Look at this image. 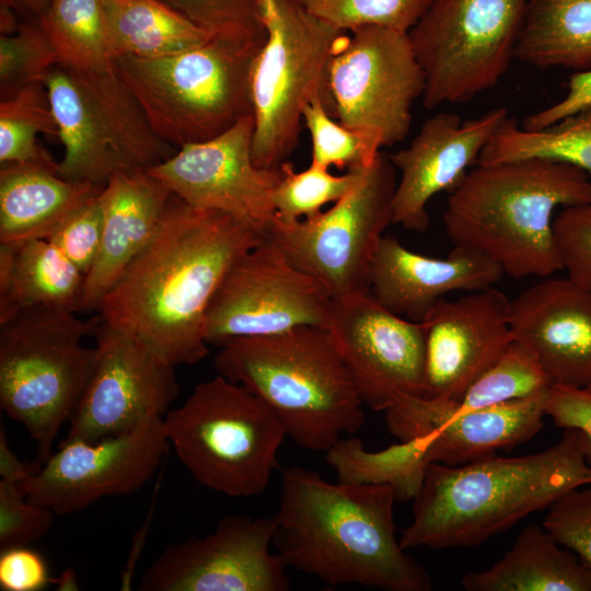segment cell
<instances>
[{
  "instance_id": "6da1fadb",
  "label": "cell",
  "mask_w": 591,
  "mask_h": 591,
  "mask_svg": "<svg viewBox=\"0 0 591 591\" xmlns=\"http://www.w3.org/2000/svg\"><path fill=\"white\" fill-rule=\"evenodd\" d=\"M265 235L172 194L154 235L97 311L108 326L149 344L173 364L209 352L207 312L232 265Z\"/></svg>"
},
{
  "instance_id": "7a4b0ae2",
  "label": "cell",
  "mask_w": 591,
  "mask_h": 591,
  "mask_svg": "<svg viewBox=\"0 0 591 591\" xmlns=\"http://www.w3.org/2000/svg\"><path fill=\"white\" fill-rule=\"evenodd\" d=\"M395 501L389 485L334 484L313 471L287 468L273 545L287 567L333 587L430 591V576L396 537Z\"/></svg>"
},
{
  "instance_id": "3957f363",
  "label": "cell",
  "mask_w": 591,
  "mask_h": 591,
  "mask_svg": "<svg viewBox=\"0 0 591 591\" xmlns=\"http://www.w3.org/2000/svg\"><path fill=\"white\" fill-rule=\"evenodd\" d=\"M584 485H591V465L581 431L571 428L537 453L430 463L399 543L406 551L476 546Z\"/></svg>"
},
{
  "instance_id": "277c9868",
  "label": "cell",
  "mask_w": 591,
  "mask_h": 591,
  "mask_svg": "<svg viewBox=\"0 0 591 591\" xmlns=\"http://www.w3.org/2000/svg\"><path fill=\"white\" fill-rule=\"evenodd\" d=\"M591 200L581 169L546 159L477 164L450 193L443 224L454 246L480 252L503 274L547 278L561 265L554 211Z\"/></svg>"
},
{
  "instance_id": "5b68a950",
  "label": "cell",
  "mask_w": 591,
  "mask_h": 591,
  "mask_svg": "<svg viewBox=\"0 0 591 591\" xmlns=\"http://www.w3.org/2000/svg\"><path fill=\"white\" fill-rule=\"evenodd\" d=\"M219 348L218 374L262 398L301 448L326 452L364 425L363 404L328 329L300 326Z\"/></svg>"
},
{
  "instance_id": "8992f818",
  "label": "cell",
  "mask_w": 591,
  "mask_h": 591,
  "mask_svg": "<svg viewBox=\"0 0 591 591\" xmlns=\"http://www.w3.org/2000/svg\"><path fill=\"white\" fill-rule=\"evenodd\" d=\"M99 325L100 317L85 322L55 308L23 310L0 323V406L26 429L40 465L89 382L96 348L82 339Z\"/></svg>"
},
{
  "instance_id": "52a82bcc",
  "label": "cell",
  "mask_w": 591,
  "mask_h": 591,
  "mask_svg": "<svg viewBox=\"0 0 591 591\" xmlns=\"http://www.w3.org/2000/svg\"><path fill=\"white\" fill-rule=\"evenodd\" d=\"M257 51L212 38L163 57H121L115 66L155 135L181 148L253 116L250 73Z\"/></svg>"
},
{
  "instance_id": "ba28073f",
  "label": "cell",
  "mask_w": 591,
  "mask_h": 591,
  "mask_svg": "<svg viewBox=\"0 0 591 591\" xmlns=\"http://www.w3.org/2000/svg\"><path fill=\"white\" fill-rule=\"evenodd\" d=\"M163 419L170 445L197 483L230 497L266 490L287 432L246 387L218 374Z\"/></svg>"
},
{
  "instance_id": "9c48e42d",
  "label": "cell",
  "mask_w": 591,
  "mask_h": 591,
  "mask_svg": "<svg viewBox=\"0 0 591 591\" xmlns=\"http://www.w3.org/2000/svg\"><path fill=\"white\" fill-rule=\"evenodd\" d=\"M63 146V178L104 186L116 173L148 170L176 151L152 130L116 66H54L43 79Z\"/></svg>"
},
{
  "instance_id": "30bf717a",
  "label": "cell",
  "mask_w": 591,
  "mask_h": 591,
  "mask_svg": "<svg viewBox=\"0 0 591 591\" xmlns=\"http://www.w3.org/2000/svg\"><path fill=\"white\" fill-rule=\"evenodd\" d=\"M260 10L267 38L250 73L252 158L258 167L277 169L298 144L304 107L323 97L329 59L347 32L300 0H270Z\"/></svg>"
},
{
  "instance_id": "8fae6325",
  "label": "cell",
  "mask_w": 591,
  "mask_h": 591,
  "mask_svg": "<svg viewBox=\"0 0 591 591\" xmlns=\"http://www.w3.org/2000/svg\"><path fill=\"white\" fill-rule=\"evenodd\" d=\"M529 0H433L408 32L428 109L495 86L514 59Z\"/></svg>"
},
{
  "instance_id": "7c38bea8",
  "label": "cell",
  "mask_w": 591,
  "mask_h": 591,
  "mask_svg": "<svg viewBox=\"0 0 591 591\" xmlns=\"http://www.w3.org/2000/svg\"><path fill=\"white\" fill-rule=\"evenodd\" d=\"M396 169L382 152L329 209L311 219L276 217L266 237L298 269L315 278L332 299L369 292L373 255L390 223Z\"/></svg>"
},
{
  "instance_id": "4fadbf2b",
  "label": "cell",
  "mask_w": 591,
  "mask_h": 591,
  "mask_svg": "<svg viewBox=\"0 0 591 591\" xmlns=\"http://www.w3.org/2000/svg\"><path fill=\"white\" fill-rule=\"evenodd\" d=\"M424 71L407 33L366 25L346 33L326 71L323 102L343 125L376 132L383 147L403 141Z\"/></svg>"
},
{
  "instance_id": "5bb4252c",
  "label": "cell",
  "mask_w": 591,
  "mask_h": 591,
  "mask_svg": "<svg viewBox=\"0 0 591 591\" xmlns=\"http://www.w3.org/2000/svg\"><path fill=\"white\" fill-rule=\"evenodd\" d=\"M333 299L268 237L229 269L207 312L205 338L218 347L240 337L268 336L300 326L328 328Z\"/></svg>"
},
{
  "instance_id": "9a60e30c",
  "label": "cell",
  "mask_w": 591,
  "mask_h": 591,
  "mask_svg": "<svg viewBox=\"0 0 591 591\" xmlns=\"http://www.w3.org/2000/svg\"><path fill=\"white\" fill-rule=\"evenodd\" d=\"M96 359L61 442L99 440L164 417L179 393L175 364L134 334L100 320Z\"/></svg>"
},
{
  "instance_id": "2e32d148",
  "label": "cell",
  "mask_w": 591,
  "mask_h": 591,
  "mask_svg": "<svg viewBox=\"0 0 591 591\" xmlns=\"http://www.w3.org/2000/svg\"><path fill=\"white\" fill-rule=\"evenodd\" d=\"M170 443L163 417L150 415L132 430L96 442H60L22 485L26 498L67 515L107 496L139 490L160 467Z\"/></svg>"
},
{
  "instance_id": "e0dca14e",
  "label": "cell",
  "mask_w": 591,
  "mask_h": 591,
  "mask_svg": "<svg viewBox=\"0 0 591 591\" xmlns=\"http://www.w3.org/2000/svg\"><path fill=\"white\" fill-rule=\"evenodd\" d=\"M274 517L228 515L205 537L166 546L140 578L142 591H287V565L270 552Z\"/></svg>"
},
{
  "instance_id": "ac0fdd59",
  "label": "cell",
  "mask_w": 591,
  "mask_h": 591,
  "mask_svg": "<svg viewBox=\"0 0 591 591\" xmlns=\"http://www.w3.org/2000/svg\"><path fill=\"white\" fill-rule=\"evenodd\" d=\"M327 329L363 405L386 412L403 396L422 395L421 322L390 312L367 292L334 299Z\"/></svg>"
},
{
  "instance_id": "d6986e66",
  "label": "cell",
  "mask_w": 591,
  "mask_h": 591,
  "mask_svg": "<svg viewBox=\"0 0 591 591\" xmlns=\"http://www.w3.org/2000/svg\"><path fill=\"white\" fill-rule=\"evenodd\" d=\"M253 135L254 118L244 117L215 138L178 148L147 171L187 204L227 213L266 236L281 169L254 163Z\"/></svg>"
},
{
  "instance_id": "ffe728a7",
  "label": "cell",
  "mask_w": 591,
  "mask_h": 591,
  "mask_svg": "<svg viewBox=\"0 0 591 591\" xmlns=\"http://www.w3.org/2000/svg\"><path fill=\"white\" fill-rule=\"evenodd\" d=\"M426 356L422 397L456 403L514 339L510 300L491 287L441 299L421 322Z\"/></svg>"
},
{
  "instance_id": "44dd1931",
  "label": "cell",
  "mask_w": 591,
  "mask_h": 591,
  "mask_svg": "<svg viewBox=\"0 0 591 591\" xmlns=\"http://www.w3.org/2000/svg\"><path fill=\"white\" fill-rule=\"evenodd\" d=\"M508 119L505 107L464 123L459 115L445 112L426 119L407 148L389 155L401 172L392 202L393 223L406 230L427 231L430 199L461 184Z\"/></svg>"
},
{
  "instance_id": "7402d4cb",
  "label": "cell",
  "mask_w": 591,
  "mask_h": 591,
  "mask_svg": "<svg viewBox=\"0 0 591 591\" xmlns=\"http://www.w3.org/2000/svg\"><path fill=\"white\" fill-rule=\"evenodd\" d=\"M513 338L536 356L551 386H591V290L546 278L510 301Z\"/></svg>"
},
{
  "instance_id": "603a6c76",
  "label": "cell",
  "mask_w": 591,
  "mask_h": 591,
  "mask_svg": "<svg viewBox=\"0 0 591 591\" xmlns=\"http://www.w3.org/2000/svg\"><path fill=\"white\" fill-rule=\"evenodd\" d=\"M501 266L475 250L454 246L448 257L433 258L382 236L370 268V294L390 312L420 323L453 291L474 292L494 287Z\"/></svg>"
},
{
  "instance_id": "cb8c5ba5",
  "label": "cell",
  "mask_w": 591,
  "mask_h": 591,
  "mask_svg": "<svg viewBox=\"0 0 591 591\" xmlns=\"http://www.w3.org/2000/svg\"><path fill=\"white\" fill-rule=\"evenodd\" d=\"M172 196L147 170L114 174L100 193L103 233L84 276L79 311L99 308L104 296L154 235Z\"/></svg>"
},
{
  "instance_id": "d4e9b609",
  "label": "cell",
  "mask_w": 591,
  "mask_h": 591,
  "mask_svg": "<svg viewBox=\"0 0 591 591\" xmlns=\"http://www.w3.org/2000/svg\"><path fill=\"white\" fill-rule=\"evenodd\" d=\"M104 186L63 178L34 163H4L0 169V244L46 239L70 212Z\"/></svg>"
},
{
  "instance_id": "484cf974",
  "label": "cell",
  "mask_w": 591,
  "mask_h": 591,
  "mask_svg": "<svg viewBox=\"0 0 591 591\" xmlns=\"http://www.w3.org/2000/svg\"><path fill=\"white\" fill-rule=\"evenodd\" d=\"M547 390L454 414L427 433L429 462L462 466L531 440L544 425Z\"/></svg>"
},
{
  "instance_id": "4316f807",
  "label": "cell",
  "mask_w": 591,
  "mask_h": 591,
  "mask_svg": "<svg viewBox=\"0 0 591 591\" xmlns=\"http://www.w3.org/2000/svg\"><path fill=\"white\" fill-rule=\"evenodd\" d=\"M467 591H591V567L537 524L493 566L461 579Z\"/></svg>"
},
{
  "instance_id": "83f0119b",
  "label": "cell",
  "mask_w": 591,
  "mask_h": 591,
  "mask_svg": "<svg viewBox=\"0 0 591 591\" xmlns=\"http://www.w3.org/2000/svg\"><path fill=\"white\" fill-rule=\"evenodd\" d=\"M84 274L45 239L0 244V323L20 311H79Z\"/></svg>"
},
{
  "instance_id": "f1b7e54d",
  "label": "cell",
  "mask_w": 591,
  "mask_h": 591,
  "mask_svg": "<svg viewBox=\"0 0 591 591\" xmlns=\"http://www.w3.org/2000/svg\"><path fill=\"white\" fill-rule=\"evenodd\" d=\"M514 59L540 69L591 70V0H529Z\"/></svg>"
},
{
  "instance_id": "f546056e",
  "label": "cell",
  "mask_w": 591,
  "mask_h": 591,
  "mask_svg": "<svg viewBox=\"0 0 591 591\" xmlns=\"http://www.w3.org/2000/svg\"><path fill=\"white\" fill-rule=\"evenodd\" d=\"M105 7L115 61L173 55L212 39L161 0H105Z\"/></svg>"
},
{
  "instance_id": "4dcf8cb0",
  "label": "cell",
  "mask_w": 591,
  "mask_h": 591,
  "mask_svg": "<svg viewBox=\"0 0 591 591\" xmlns=\"http://www.w3.org/2000/svg\"><path fill=\"white\" fill-rule=\"evenodd\" d=\"M427 434L371 452L357 437L339 439L326 451V462L339 483L389 485L397 501L413 500L430 464Z\"/></svg>"
},
{
  "instance_id": "1f68e13d",
  "label": "cell",
  "mask_w": 591,
  "mask_h": 591,
  "mask_svg": "<svg viewBox=\"0 0 591 591\" xmlns=\"http://www.w3.org/2000/svg\"><path fill=\"white\" fill-rule=\"evenodd\" d=\"M546 159L591 174V108L540 130L517 126L510 118L479 154L477 164Z\"/></svg>"
},
{
  "instance_id": "d6a6232c",
  "label": "cell",
  "mask_w": 591,
  "mask_h": 591,
  "mask_svg": "<svg viewBox=\"0 0 591 591\" xmlns=\"http://www.w3.org/2000/svg\"><path fill=\"white\" fill-rule=\"evenodd\" d=\"M35 20L50 39L59 63L78 69L115 65L105 0H51Z\"/></svg>"
},
{
  "instance_id": "836d02e7",
  "label": "cell",
  "mask_w": 591,
  "mask_h": 591,
  "mask_svg": "<svg viewBox=\"0 0 591 591\" xmlns=\"http://www.w3.org/2000/svg\"><path fill=\"white\" fill-rule=\"evenodd\" d=\"M38 134L58 137L43 82L26 85L0 102V163H34L58 171V163L37 144Z\"/></svg>"
},
{
  "instance_id": "e575fe53",
  "label": "cell",
  "mask_w": 591,
  "mask_h": 591,
  "mask_svg": "<svg viewBox=\"0 0 591 591\" xmlns=\"http://www.w3.org/2000/svg\"><path fill=\"white\" fill-rule=\"evenodd\" d=\"M549 386L533 351L513 339L496 362L468 387L442 422L454 414L524 398Z\"/></svg>"
},
{
  "instance_id": "d590c367",
  "label": "cell",
  "mask_w": 591,
  "mask_h": 591,
  "mask_svg": "<svg viewBox=\"0 0 591 591\" xmlns=\"http://www.w3.org/2000/svg\"><path fill=\"white\" fill-rule=\"evenodd\" d=\"M302 125L310 134L313 164L347 171L370 166L383 148L379 134L347 127L326 109L321 94L304 107Z\"/></svg>"
},
{
  "instance_id": "8d00e7d4",
  "label": "cell",
  "mask_w": 591,
  "mask_h": 591,
  "mask_svg": "<svg viewBox=\"0 0 591 591\" xmlns=\"http://www.w3.org/2000/svg\"><path fill=\"white\" fill-rule=\"evenodd\" d=\"M280 169L281 178L273 195L275 217L282 222H293L311 219L321 213L325 205L341 199L357 184L366 167L334 175L329 169L313 163L297 172L285 161Z\"/></svg>"
},
{
  "instance_id": "74e56055",
  "label": "cell",
  "mask_w": 591,
  "mask_h": 591,
  "mask_svg": "<svg viewBox=\"0 0 591 591\" xmlns=\"http://www.w3.org/2000/svg\"><path fill=\"white\" fill-rule=\"evenodd\" d=\"M212 38L259 50L267 28L258 0H161Z\"/></svg>"
},
{
  "instance_id": "f35d334b",
  "label": "cell",
  "mask_w": 591,
  "mask_h": 591,
  "mask_svg": "<svg viewBox=\"0 0 591 591\" xmlns=\"http://www.w3.org/2000/svg\"><path fill=\"white\" fill-rule=\"evenodd\" d=\"M59 63L56 50L37 20L22 22L12 33L0 36V96L5 100L26 85L43 82Z\"/></svg>"
},
{
  "instance_id": "ab89813d",
  "label": "cell",
  "mask_w": 591,
  "mask_h": 591,
  "mask_svg": "<svg viewBox=\"0 0 591 591\" xmlns=\"http://www.w3.org/2000/svg\"><path fill=\"white\" fill-rule=\"evenodd\" d=\"M312 13L344 32L376 25L407 33L433 0H300Z\"/></svg>"
},
{
  "instance_id": "60d3db41",
  "label": "cell",
  "mask_w": 591,
  "mask_h": 591,
  "mask_svg": "<svg viewBox=\"0 0 591 591\" xmlns=\"http://www.w3.org/2000/svg\"><path fill=\"white\" fill-rule=\"evenodd\" d=\"M55 515L51 509L30 501L20 483L0 479V551L40 540Z\"/></svg>"
},
{
  "instance_id": "b9f144b4",
  "label": "cell",
  "mask_w": 591,
  "mask_h": 591,
  "mask_svg": "<svg viewBox=\"0 0 591 591\" xmlns=\"http://www.w3.org/2000/svg\"><path fill=\"white\" fill-rule=\"evenodd\" d=\"M102 233L99 194L66 216L45 240L57 246L85 276L97 257Z\"/></svg>"
},
{
  "instance_id": "7bdbcfd3",
  "label": "cell",
  "mask_w": 591,
  "mask_h": 591,
  "mask_svg": "<svg viewBox=\"0 0 591 591\" xmlns=\"http://www.w3.org/2000/svg\"><path fill=\"white\" fill-rule=\"evenodd\" d=\"M553 228L561 269L570 280L591 290V200L564 207Z\"/></svg>"
},
{
  "instance_id": "ee69618b",
  "label": "cell",
  "mask_w": 591,
  "mask_h": 591,
  "mask_svg": "<svg viewBox=\"0 0 591 591\" xmlns=\"http://www.w3.org/2000/svg\"><path fill=\"white\" fill-rule=\"evenodd\" d=\"M543 526L591 567V485L575 488L556 500Z\"/></svg>"
},
{
  "instance_id": "f6af8a7d",
  "label": "cell",
  "mask_w": 591,
  "mask_h": 591,
  "mask_svg": "<svg viewBox=\"0 0 591 591\" xmlns=\"http://www.w3.org/2000/svg\"><path fill=\"white\" fill-rule=\"evenodd\" d=\"M545 414L563 429H578L584 438L586 457L591 465V386H549Z\"/></svg>"
},
{
  "instance_id": "bcb514c9",
  "label": "cell",
  "mask_w": 591,
  "mask_h": 591,
  "mask_svg": "<svg viewBox=\"0 0 591 591\" xmlns=\"http://www.w3.org/2000/svg\"><path fill=\"white\" fill-rule=\"evenodd\" d=\"M0 589L40 591L53 578L43 556L28 546L0 551Z\"/></svg>"
},
{
  "instance_id": "7dc6e473",
  "label": "cell",
  "mask_w": 591,
  "mask_h": 591,
  "mask_svg": "<svg viewBox=\"0 0 591 591\" xmlns=\"http://www.w3.org/2000/svg\"><path fill=\"white\" fill-rule=\"evenodd\" d=\"M588 108H591V70L573 72L568 79L566 95L553 105L529 115L522 128L544 129Z\"/></svg>"
},
{
  "instance_id": "c3c4849f",
  "label": "cell",
  "mask_w": 591,
  "mask_h": 591,
  "mask_svg": "<svg viewBox=\"0 0 591 591\" xmlns=\"http://www.w3.org/2000/svg\"><path fill=\"white\" fill-rule=\"evenodd\" d=\"M40 464L34 462L26 464L11 450L8 442L7 431L2 422H0V476L1 479L23 484L32 475L36 474Z\"/></svg>"
},
{
  "instance_id": "681fc988",
  "label": "cell",
  "mask_w": 591,
  "mask_h": 591,
  "mask_svg": "<svg viewBox=\"0 0 591 591\" xmlns=\"http://www.w3.org/2000/svg\"><path fill=\"white\" fill-rule=\"evenodd\" d=\"M51 0H0V4L12 9L16 14L37 19L49 5Z\"/></svg>"
},
{
  "instance_id": "f907efd6",
  "label": "cell",
  "mask_w": 591,
  "mask_h": 591,
  "mask_svg": "<svg viewBox=\"0 0 591 591\" xmlns=\"http://www.w3.org/2000/svg\"><path fill=\"white\" fill-rule=\"evenodd\" d=\"M53 582L57 584V590L60 591H73L79 589L76 571L71 568L66 569L59 578L53 579Z\"/></svg>"
},
{
  "instance_id": "816d5d0a",
  "label": "cell",
  "mask_w": 591,
  "mask_h": 591,
  "mask_svg": "<svg viewBox=\"0 0 591 591\" xmlns=\"http://www.w3.org/2000/svg\"><path fill=\"white\" fill-rule=\"evenodd\" d=\"M270 0H258V3H259V7H262L263 4L269 2Z\"/></svg>"
}]
</instances>
